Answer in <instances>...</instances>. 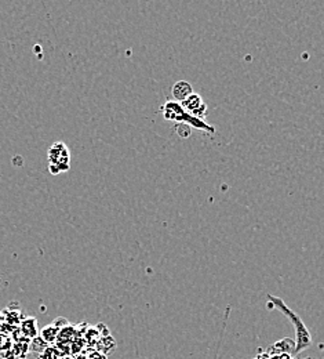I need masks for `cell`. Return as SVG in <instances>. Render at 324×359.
<instances>
[{
	"label": "cell",
	"instance_id": "cell-6",
	"mask_svg": "<svg viewBox=\"0 0 324 359\" xmlns=\"http://www.w3.org/2000/svg\"><path fill=\"white\" fill-rule=\"evenodd\" d=\"M21 330H23V336L28 337V339H33L37 334V325L36 319L28 318L21 322Z\"/></svg>",
	"mask_w": 324,
	"mask_h": 359
},
{
	"label": "cell",
	"instance_id": "cell-1",
	"mask_svg": "<svg viewBox=\"0 0 324 359\" xmlns=\"http://www.w3.org/2000/svg\"><path fill=\"white\" fill-rule=\"evenodd\" d=\"M162 114L164 116V119L170 120V122L188 124L190 129H198V130L208 133V134H214L215 133V129L210 126L204 119H199L192 116L176 101H167L166 104L162 107Z\"/></svg>",
	"mask_w": 324,
	"mask_h": 359
},
{
	"label": "cell",
	"instance_id": "cell-5",
	"mask_svg": "<svg viewBox=\"0 0 324 359\" xmlns=\"http://www.w3.org/2000/svg\"><path fill=\"white\" fill-rule=\"evenodd\" d=\"M192 93H193L192 85L186 80H180L172 86V97L176 98V102H178V104H181L185 98H188Z\"/></svg>",
	"mask_w": 324,
	"mask_h": 359
},
{
	"label": "cell",
	"instance_id": "cell-3",
	"mask_svg": "<svg viewBox=\"0 0 324 359\" xmlns=\"http://www.w3.org/2000/svg\"><path fill=\"white\" fill-rule=\"evenodd\" d=\"M49 162L50 170L53 172L55 168L54 174L67 172L69 168V151L63 142H55L49 151Z\"/></svg>",
	"mask_w": 324,
	"mask_h": 359
},
{
	"label": "cell",
	"instance_id": "cell-2",
	"mask_svg": "<svg viewBox=\"0 0 324 359\" xmlns=\"http://www.w3.org/2000/svg\"><path fill=\"white\" fill-rule=\"evenodd\" d=\"M268 299H269V301L272 303V304H275L276 308H279L280 311H282V312H283V314L286 315L290 321H291V323H293L294 327H295V333H297V339H295V354L301 352L302 350H305V348H308V347L311 346L312 344L311 334H309V332H308L305 323L302 322V319L299 318L295 312H294L293 309L288 308L287 305L283 303V300L279 299V297L269 294L268 295Z\"/></svg>",
	"mask_w": 324,
	"mask_h": 359
},
{
	"label": "cell",
	"instance_id": "cell-4",
	"mask_svg": "<svg viewBox=\"0 0 324 359\" xmlns=\"http://www.w3.org/2000/svg\"><path fill=\"white\" fill-rule=\"evenodd\" d=\"M181 107L190 114L195 118L204 119L206 114H207V105L204 104V101L202 100V97L196 94V93H192L188 98H185L182 102H181Z\"/></svg>",
	"mask_w": 324,
	"mask_h": 359
},
{
	"label": "cell",
	"instance_id": "cell-7",
	"mask_svg": "<svg viewBox=\"0 0 324 359\" xmlns=\"http://www.w3.org/2000/svg\"><path fill=\"white\" fill-rule=\"evenodd\" d=\"M13 348V340L11 337H9L6 333L0 332V354H3L6 351H9Z\"/></svg>",
	"mask_w": 324,
	"mask_h": 359
}]
</instances>
